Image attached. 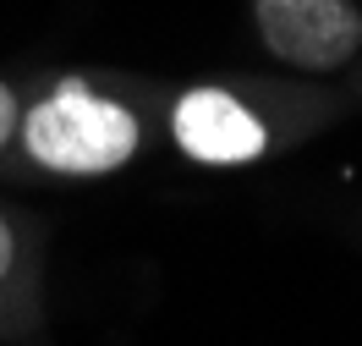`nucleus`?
Wrapping results in <instances>:
<instances>
[{
    "mask_svg": "<svg viewBox=\"0 0 362 346\" xmlns=\"http://www.w3.org/2000/svg\"><path fill=\"white\" fill-rule=\"evenodd\" d=\"M17 132H23L28 154L61 176H110L143 143L137 115L83 83L49 88L28 115H17Z\"/></svg>",
    "mask_w": 362,
    "mask_h": 346,
    "instance_id": "f257e3e1",
    "label": "nucleus"
},
{
    "mask_svg": "<svg viewBox=\"0 0 362 346\" xmlns=\"http://www.w3.org/2000/svg\"><path fill=\"white\" fill-rule=\"evenodd\" d=\"M17 93H11V83H0V149L11 143V132H17Z\"/></svg>",
    "mask_w": 362,
    "mask_h": 346,
    "instance_id": "20e7f679",
    "label": "nucleus"
},
{
    "mask_svg": "<svg viewBox=\"0 0 362 346\" xmlns=\"http://www.w3.org/2000/svg\"><path fill=\"white\" fill-rule=\"evenodd\" d=\"M170 138L198 165H247L269 149L264 121L226 88H187L170 110Z\"/></svg>",
    "mask_w": 362,
    "mask_h": 346,
    "instance_id": "7ed1b4c3",
    "label": "nucleus"
},
{
    "mask_svg": "<svg viewBox=\"0 0 362 346\" xmlns=\"http://www.w3.org/2000/svg\"><path fill=\"white\" fill-rule=\"evenodd\" d=\"M258 39L296 71H335L362 50V11L351 0H252Z\"/></svg>",
    "mask_w": 362,
    "mask_h": 346,
    "instance_id": "f03ea898",
    "label": "nucleus"
},
{
    "mask_svg": "<svg viewBox=\"0 0 362 346\" xmlns=\"http://www.w3.org/2000/svg\"><path fill=\"white\" fill-rule=\"evenodd\" d=\"M11 264H17V236H11V226L0 220V280L11 275Z\"/></svg>",
    "mask_w": 362,
    "mask_h": 346,
    "instance_id": "39448f33",
    "label": "nucleus"
}]
</instances>
